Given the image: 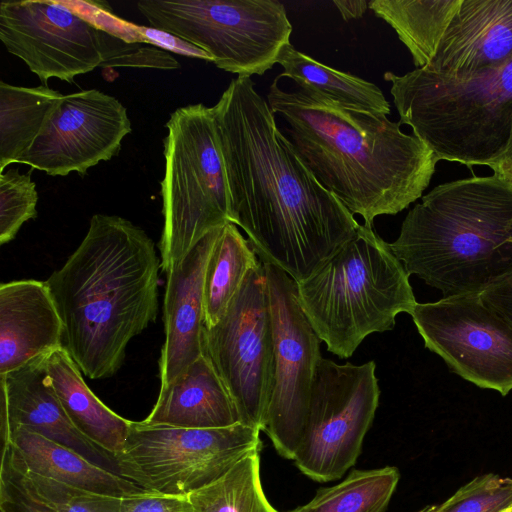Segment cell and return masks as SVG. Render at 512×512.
I'll use <instances>...</instances> for the list:
<instances>
[{
    "label": "cell",
    "mask_w": 512,
    "mask_h": 512,
    "mask_svg": "<svg viewBox=\"0 0 512 512\" xmlns=\"http://www.w3.org/2000/svg\"><path fill=\"white\" fill-rule=\"evenodd\" d=\"M212 110L231 222L261 262L308 278L361 224L306 167L250 77L234 78Z\"/></svg>",
    "instance_id": "6da1fadb"
},
{
    "label": "cell",
    "mask_w": 512,
    "mask_h": 512,
    "mask_svg": "<svg viewBox=\"0 0 512 512\" xmlns=\"http://www.w3.org/2000/svg\"><path fill=\"white\" fill-rule=\"evenodd\" d=\"M275 78L267 103L316 180L364 224L395 215L422 196L438 162L387 115L340 106L311 89L284 90Z\"/></svg>",
    "instance_id": "7a4b0ae2"
},
{
    "label": "cell",
    "mask_w": 512,
    "mask_h": 512,
    "mask_svg": "<svg viewBox=\"0 0 512 512\" xmlns=\"http://www.w3.org/2000/svg\"><path fill=\"white\" fill-rule=\"evenodd\" d=\"M160 268L143 229L117 215L92 216L79 246L45 281L63 348L82 374L103 379L120 369L130 340L156 320Z\"/></svg>",
    "instance_id": "3957f363"
},
{
    "label": "cell",
    "mask_w": 512,
    "mask_h": 512,
    "mask_svg": "<svg viewBox=\"0 0 512 512\" xmlns=\"http://www.w3.org/2000/svg\"><path fill=\"white\" fill-rule=\"evenodd\" d=\"M389 244L409 276L444 297L480 293L512 273V184L493 174L438 185Z\"/></svg>",
    "instance_id": "277c9868"
},
{
    "label": "cell",
    "mask_w": 512,
    "mask_h": 512,
    "mask_svg": "<svg viewBox=\"0 0 512 512\" xmlns=\"http://www.w3.org/2000/svg\"><path fill=\"white\" fill-rule=\"evenodd\" d=\"M400 116L439 160L492 168L502 158L512 125V57L465 77L416 68L385 72Z\"/></svg>",
    "instance_id": "5b68a950"
},
{
    "label": "cell",
    "mask_w": 512,
    "mask_h": 512,
    "mask_svg": "<svg viewBox=\"0 0 512 512\" xmlns=\"http://www.w3.org/2000/svg\"><path fill=\"white\" fill-rule=\"evenodd\" d=\"M296 283L307 319L327 350L341 359L351 357L368 335L392 330L396 316L411 314L417 304L403 264L366 224Z\"/></svg>",
    "instance_id": "8992f818"
},
{
    "label": "cell",
    "mask_w": 512,
    "mask_h": 512,
    "mask_svg": "<svg viewBox=\"0 0 512 512\" xmlns=\"http://www.w3.org/2000/svg\"><path fill=\"white\" fill-rule=\"evenodd\" d=\"M165 126V172L160 183L164 223L158 245L164 273L208 233L231 222L212 107H180Z\"/></svg>",
    "instance_id": "52a82bcc"
},
{
    "label": "cell",
    "mask_w": 512,
    "mask_h": 512,
    "mask_svg": "<svg viewBox=\"0 0 512 512\" xmlns=\"http://www.w3.org/2000/svg\"><path fill=\"white\" fill-rule=\"evenodd\" d=\"M151 27L205 51L239 77L263 75L290 44L292 25L277 0H142Z\"/></svg>",
    "instance_id": "ba28073f"
},
{
    "label": "cell",
    "mask_w": 512,
    "mask_h": 512,
    "mask_svg": "<svg viewBox=\"0 0 512 512\" xmlns=\"http://www.w3.org/2000/svg\"><path fill=\"white\" fill-rule=\"evenodd\" d=\"M260 432L243 423L193 429L132 421L114 465L118 474L146 492L187 495L260 450Z\"/></svg>",
    "instance_id": "9c48e42d"
},
{
    "label": "cell",
    "mask_w": 512,
    "mask_h": 512,
    "mask_svg": "<svg viewBox=\"0 0 512 512\" xmlns=\"http://www.w3.org/2000/svg\"><path fill=\"white\" fill-rule=\"evenodd\" d=\"M375 369L373 360L355 365L321 359L293 458L312 480H337L355 464L379 404Z\"/></svg>",
    "instance_id": "30bf717a"
},
{
    "label": "cell",
    "mask_w": 512,
    "mask_h": 512,
    "mask_svg": "<svg viewBox=\"0 0 512 512\" xmlns=\"http://www.w3.org/2000/svg\"><path fill=\"white\" fill-rule=\"evenodd\" d=\"M273 336L272 380L262 431L276 451L293 460L300 445L318 365V335L303 312L297 283L263 263Z\"/></svg>",
    "instance_id": "8fae6325"
},
{
    "label": "cell",
    "mask_w": 512,
    "mask_h": 512,
    "mask_svg": "<svg viewBox=\"0 0 512 512\" xmlns=\"http://www.w3.org/2000/svg\"><path fill=\"white\" fill-rule=\"evenodd\" d=\"M202 351L212 362L240 423L262 431L273 365V336L263 264L246 275L225 314L202 331Z\"/></svg>",
    "instance_id": "7c38bea8"
},
{
    "label": "cell",
    "mask_w": 512,
    "mask_h": 512,
    "mask_svg": "<svg viewBox=\"0 0 512 512\" xmlns=\"http://www.w3.org/2000/svg\"><path fill=\"white\" fill-rule=\"evenodd\" d=\"M426 348L480 388L512 390V327L480 293L417 303L411 314Z\"/></svg>",
    "instance_id": "4fadbf2b"
},
{
    "label": "cell",
    "mask_w": 512,
    "mask_h": 512,
    "mask_svg": "<svg viewBox=\"0 0 512 512\" xmlns=\"http://www.w3.org/2000/svg\"><path fill=\"white\" fill-rule=\"evenodd\" d=\"M0 40L47 86L50 78L72 83L103 63L100 28L62 1H3Z\"/></svg>",
    "instance_id": "5bb4252c"
},
{
    "label": "cell",
    "mask_w": 512,
    "mask_h": 512,
    "mask_svg": "<svg viewBox=\"0 0 512 512\" xmlns=\"http://www.w3.org/2000/svg\"><path fill=\"white\" fill-rule=\"evenodd\" d=\"M131 132L127 109L96 89L63 95L41 132L17 163L50 176H67L118 155Z\"/></svg>",
    "instance_id": "9a60e30c"
},
{
    "label": "cell",
    "mask_w": 512,
    "mask_h": 512,
    "mask_svg": "<svg viewBox=\"0 0 512 512\" xmlns=\"http://www.w3.org/2000/svg\"><path fill=\"white\" fill-rule=\"evenodd\" d=\"M49 354L38 356L0 375L2 448L9 446L11 430L24 426L72 448L94 462L105 460L114 463L113 456L84 437L68 418L48 374Z\"/></svg>",
    "instance_id": "2e32d148"
},
{
    "label": "cell",
    "mask_w": 512,
    "mask_h": 512,
    "mask_svg": "<svg viewBox=\"0 0 512 512\" xmlns=\"http://www.w3.org/2000/svg\"><path fill=\"white\" fill-rule=\"evenodd\" d=\"M220 228L208 233L165 273L161 386L173 381L203 353L204 274Z\"/></svg>",
    "instance_id": "e0dca14e"
},
{
    "label": "cell",
    "mask_w": 512,
    "mask_h": 512,
    "mask_svg": "<svg viewBox=\"0 0 512 512\" xmlns=\"http://www.w3.org/2000/svg\"><path fill=\"white\" fill-rule=\"evenodd\" d=\"M512 57V0H462L425 71L465 77Z\"/></svg>",
    "instance_id": "ac0fdd59"
},
{
    "label": "cell",
    "mask_w": 512,
    "mask_h": 512,
    "mask_svg": "<svg viewBox=\"0 0 512 512\" xmlns=\"http://www.w3.org/2000/svg\"><path fill=\"white\" fill-rule=\"evenodd\" d=\"M64 328L46 282L0 285V375L63 347Z\"/></svg>",
    "instance_id": "d6986e66"
},
{
    "label": "cell",
    "mask_w": 512,
    "mask_h": 512,
    "mask_svg": "<svg viewBox=\"0 0 512 512\" xmlns=\"http://www.w3.org/2000/svg\"><path fill=\"white\" fill-rule=\"evenodd\" d=\"M148 426L208 429L240 423L234 403L210 359L202 355L167 385L160 386Z\"/></svg>",
    "instance_id": "ffe728a7"
},
{
    "label": "cell",
    "mask_w": 512,
    "mask_h": 512,
    "mask_svg": "<svg viewBox=\"0 0 512 512\" xmlns=\"http://www.w3.org/2000/svg\"><path fill=\"white\" fill-rule=\"evenodd\" d=\"M1 455L30 472L90 492L120 497L144 491L117 472L24 426L11 430L9 447Z\"/></svg>",
    "instance_id": "44dd1931"
},
{
    "label": "cell",
    "mask_w": 512,
    "mask_h": 512,
    "mask_svg": "<svg viewBox=\"0 0 512 512\" xmlns=\"http://www.w3.org/2000/svg\"><path fill=\"white\" fill-rule=\"evenodd\" d=\"M47 370L58 399L75 428L111 456L121 452L132 421L116 414L90 390L81 370L63 347L48 355Z\"/></svg>",
    "instance_id": "7402d4cb"
},
{
    "label": "cell",
    "mask_w": 512,
    "mask_h": 512,
    "mask_svg": "<svg viewBox=\"0 0 512 512\" xmlns=\"http://www.w3.org/2000/svg\"><path fill=\"white\" fill-rule=\"evenodd\" d=\"M462 0H372L368 8L389 24L410 51L417 68L425 69Z\"/></svg>",
    "instance_id": "603a6c76"
},
{
    "label": "cell",
    "mask_w": 512,
    "mask_h": 512,
    "mask_svg": "<svg viewBox=\"0 0 512 512\" xmlns=\"http://www.w3.org/2000/svg\"><path fill=\"white\" fill-rule=\"evenodd\" d=\"M276 63L283 68L279 77L290 78L296 85L305 86L342 107L390 114V104L378 86L328 67L296 50L291 43L282 48Z\"/></svg>",
    "instance_id": "cb8c5ba5"
},
{
    "label": "cell",
    "mask_w": 512,
    "mask_h": 512,
    "mask_svg": "<svg viewBox=\"0 0 512 512\" xmlns=\"http://www.w3.org/2000/svg\"><path fill=\"white\" fill-rule=\"evenodd\" d=\"M63 95L48 86L0 82V172L31 147Z\"/></svg>",
    "instance_id": "d4e9b609"
},
{
    "label": "cell",
    "mask_w": 512,
    "mask_h": 512,
    "mask_svg": "<svg viewBox=\"0 0 512 512\" xmlns=\"http://www.w3.org/2000/svg\"><path fill=\"white\" fill-rule=\"evenodd\" d=\"M260 260L236 224L223 225L204 274V326L210 328L225 314L248 272Z\"/></svg>",
    "instance_id": "484cf974"
},
{
    "label": "cell",
    "mask_w": 512,
    "mask_h": 512,
    "mask_svg": "<svg viewBox=\"0 0 512 512\" xmlns=\"http://www.w3.org/2000/svg\"><path fill=\"white\" fill-rule=\"evenodd\" d=\"M259 452H251L214 481L187 494L193 512H278L263 491Z\"/></svg>",
    "instance_id": "4316f807"
},
{
    "label": "cell",
    "mask_w": 512,
    "mask_h": 512,
    "mask_svg": "<svg viewBox=\"0 0 512 512\" xmlns=\"http://www.w3.org/2000/svg\"><path fill=\"white\" fill-rule=\"evenodd\" d=\"M400 478L396 467L353 470L344 480L317 491L308 503L287 512H384Z\"/></svg>",
    "instance_id": "83f0119b"
},
{
    "label": "cell",
    "mask_w": 512,
    "mask_h": 512,
    "mask_svg": "<svg viewBox=\"0 0 512 512\" xmlns=\"http://www.w3.org/2000/svg\"><path fill=\"white\" fill-rule=\"evenodd\" d=\"M0 479L45 512H116L113 496L83 490L30 472L1 455Z\"/></svg>",
    "instance_id": "f1b7e54d"
},
{
    "label": "cell",
    "mask_w": 512,
    "mask_h": 512,
    "mask_svg": "<svg viewBox=\"0 0 512 512\" xmlns=\"http://www.w3.org/2000/svg\"><path fill=\"white\" fill-rule=\"evenodd\" d=\"M512 506V477L494 473L475 477L444 502L418 512H503Z\"/></svg>",
    "instance_id": "f546056e"
},
{
    "label": "cell",
    "mask_w": 512,
    "mask_h": 512,
    "mask_svg": "<svg viewBox=\"0 0 512 512\" xmlns=\"http://www.w3.org/2000/svg\"><path fill=\"white\" fill-rule=\"evenodd\" d=\"M38 193L29 174L0 173V244L13 240L21 226L37 215Z\"/></svg>",
    "instance_id": "4dcf8cb0"
},
{
    "label": "cell",
    "mask_w": 512,
    "mask_h": 512,
    "mask_svg": "<svg viewBox=\"0 0 512 512\" xmlns=\"http://www.w3.org/2000/svg\"><path fill=\"white\" fill-rule=\"evenodd\" d=\"M102 42V68L138 67L176 69L178 61L163 49L151 44L129 42L100 29Z\"/></svg>",
    "instance_id": "1f68e13d"
},
{
    "label": "cell",
    "mask_w": 512,
    "mask_h": 512,
    "mask_svg": "<svg viewBox=\"0 0 512 512\" xmlns=\"http://www.w3.org/2000/svg\"><path fill=\"white\" fill-rule=\"evenodd\" d=\"M116 512H193L187 495L155 494L146 491L114 496Z\"/></svg>",
    "instance_id": "d6a6232c"
},
{
    "label": "cell",
    "mask_w": 512,
    "mask_h": 512,
    "mask_svg": "<svg viewBox=\"0 0 512 512\" xmlns=\"http://www.w3.org/2000/svg\"><path fill=\"white\" fill-rule=\"evenodd\" d=\"M138 32L144 43L154 45L161 49H167L188 57L212 61L211 57L205 51L159 29L138 26Z\"/></svg>",
    "instance_id": "836d02e7"
},
{
    "label": "cell",
    "mask_w": 512,
    "mask_h": 512,
    "mask_svg": "<svg viewBox=\"0 0 512 512\" xmlns=\"http://www.w3.org/2000/svg\"><path fill=\"white\" fill-rule=\"evenodd\" d=\"M480 296L512 327V273L480 292Z\"/></svg>",
    "instance_id": "e575fe53"
},
{
    "label": "cell",
    "mask_w": 512,
    "mask_h": 512,
    "mask_svg": "<svg viewBox=\"0 0 512 512\" xmlns=\"http://www.w3.org/2000/svg\"><path fill=\"white\" fill-rule=\"evenodd\" d=\"M0 503L8 504L13 512H45L4 479H0Z\"/></svg>",
    "instance_id": "d590c367"
},
{
    "label": "cell",
    "mask_w": 512,
    "mask_h": 512,
    "mask_svg": "<svg viewBox=\"0 0 512 512\" xmlns=\"http://www.w3.org/2000/svg\"><path fill=\"white\" fill-rule=\"evenodd\" d=\"M333 3L345 21L361 18L368 8L365 0H334Z\"/></svg>",
    "instance_id": "8d00e7d4"
},
{
    "label": "cell",
    "mask_w": 512,
    "mask_h": 512,
    "mask_svg": "<svg viewBox=\"0 0 512 512\" xmlns=\"http://www.w3.org/2000/svg\"><path fill=\"white\" fill-rule=\"evenodd\" d=\"M497 176L508 180L512 175V125L507 148L500 161L491 168Z\"/></svg>",
    "instance_id": "74e56055"
},
{
    "label": "cell",
    "mask_w": 512,
    "mask_h": 512,
    "mask_svg": "<svg viewBox=\"0 0 512 512\" xmlns=\"http://www.w3.org/2000/svg\"><path fill=\"white\" fill-rule=\"evenodd\" d=\"M0 512H13V510L8 504L0 503Z\"/></svg>",
    "instance_id": "f35d334b"
},
{
    "label": "cell",
    "mask_w": 512,
    "mask_h": 512,
    "mask_svg": "<svg viewBox=\"0 0 512 512\" xmlns=\"http://www.w3.org/2000/svg\"><path fill=\"white\" fill-rule=\"evenodd\" d=\"M503 512H512V506H511V507H509L508 509H506V510H505V511H503Z\"/></svg>",
    "instance_id": "ab89813d"
},
{
    "label": "cell",
    "mask_w": 512,
    "mask_h": 512,
    "mask_svg": "<svg viewBox=\"0 0 512 512\" xmlns=\"http://www.w3.org/2000/svg\"><path fill=\"white\" fill-rule=\"evenodd\" d=\"M507 181H509L512 184V175L510 176V178Z\"/></svg>",
    "instance_id": "60d3db41"
}]
</instances>
